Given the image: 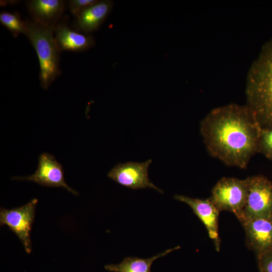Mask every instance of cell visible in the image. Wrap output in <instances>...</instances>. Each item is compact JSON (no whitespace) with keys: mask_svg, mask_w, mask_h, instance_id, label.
Instances as JSON below:
<instances>
[{"mask_svg":"<svg viewBox=\"0 0 272 272\" xmlns=\"http://www.w3.org/2000/svg\"><path fill=\"white\" fill-rule=\"evenodd\" d=\"M247 191V178L223 177L214 186L209 198L220 212L230 211L238 219L245 207Z\"/></svg>","mask_w":272,"mask_h":272,"instance_id":"5b68a950","label":"cell"},{"mask_svg":"<svg viewBox=\"0 0 272 272\" xmlns=\"http://www.w3.org/2000/svg\"><path fill=\"white\" fill-rule=\"evenodd\" d=\"M257 153L272 160V126L261 128L260 131Z\"/></svg>","mask_w":272,"mask_h":272,"instance_id":"2e32d148","label":"cell"},{"mask_svg":"<svg viewBox=\"0 0 272 272\" xmlns=\"http://www.w3.org/2000/svg\"><path fill=\"white\" fill-rule=\"evenodd\" d=\"M113 5L111 1H98L76 16V27L85 34L97 30L110 13Z\"/></svg>","mask_w":272,"mask_h":272,"instance_id":"4fadbf2b","label":"cell"},{"mask_svg":"<svg viewBox=\"0 0 272 272\" xmlns=\"http://www.w3.org/2000/svg\"><path fill=\"white\" fill-rule=\"evenodd\" d=\"M261 129L247 106L236 104L214 108L200 126L209 154L228 166L241 169L257 153Z\"/></svg>","mask_w":272,"mask_h":272,"instance_id":"6da1fadb","label":"cell"},{"mask_svg":"<svg viewBox=\"0 0 272 272\" xmlns=\"http://www.w3.org/2000/svg\"><path fill=\"white\" fill-rule=\"evenodd\" d=\"M152 162L149 159L141 163H118L108 172L107 176L117 183L131 189L149 188L163 193V191L149 178L148 169Z\"/></svg>","mask_w":272,"mask_h":272,"instance_id":"52a82bcc","label":"cell"},{"mask_svg":"<svg viewBox=\"0 0 272 272\" xmlns=\"http://www.w3.org/2000/svg\"><path fill=\"white\" fill-rule=\"evenodd\" d=\"M25 22L26 35L35 49L39 59L40 85L47 90L60 74V51L54 37L55 28L39 24L32 20L27 19Z\"/></svg>","mask_w":272,"mask_h":272,"instance_id":"3957f363","label":"cell"},{"mask_svg":"<svg viewBox=\"0 0 272 272\" xmlns=\"http://www.w3.org/2000/svg\"><path fill=\"white\" fill-rule=\"evenodd\" d=\"M174 198L189 206L205 226L209 237L214 241L216 249L220 250V240L218 232L219 210L210 198L206 199L176 194Z\"/></svg>","mask_w":272,"mask_h":272,"instance_id":"9c48e42d","label":"cell"},{"mask_svg":"<svg viewBox=\"0 0 272 272\" xmlns=\"http://www.w3.org/2000/svg\"><path fill=\"white\" fill-rule=\"evenodd\" d=\"M0 22L15 37H17L21 34L26 35L25 21L22 20L18 13L2 12L0 13Z\"/></svg>","mask_w":272,"mask_h":272,"instance_id":"9a60e30c","label":"cell"},{"mask_svg":"<svg viewBox=\"0 0 272 272\" xmlns=\"http://www.w3.org/2000/svg\"><path fill=\"white\" fill-rule=\"evenodd\" d=\"M98 1V0H71L68 1V6L70 12L76 17Z\"/></svg>","mask_w":272,"mask_h":272,"instance_id":"ac0fdd59","label":"cell"},{"mask_svg":"<svg viewBox=\"0 0 272 272\" xmlns=\"http://www.w3.org/2000/svg\"><path fill=\"white\" fill-rule=\"evenodd\" d=\"M54 37L60 51H83L95 44L92 36L76 31L62 22L56 26Z\"/></svg>","mask_w":272,"mask_h":272,"instance_id":"7c38bea8","label":"cell"},{"mask_svg":"<svg viewBox=\"0 0 272 272\" xmlns=\"http://www.w3.org/2000/svg\"><path fill=\"white\" fill-rule=\"evenodd\" d=\"M179 248L180 246H178L169 249L148 258L126 257L118 264L105 265L104 268L107 271L112 272H151V267L155 260L163 257Z\"/></svg>","mask_w":272,"mask_h":272,"instance_id":"5bb4252c","label":"cell"},{"mask_svg":"<svg viewBox=\"0 0 272 272\" xmlns=\"http://www.w3.org/2000/svg\"><path fill=\"white\" fill-rule=\"evenodd\" d=\"M270 219H271V220H272V216L271 217Z\"/></svg>","mask_w":272,"mask_h":272,"instance_id":"d6986e66","label":"cell"},{"mask_svg":"<svg viewBox=\"0 0 272 272\" xmlns=\"http://www.w3.org/2000/svg\"><path fill=\"white\" fill-rule=\"evenodd\" d=\"M246 237L247 245L257 255L272 248V220L257 218L241 222Z\"/></svg>","mask_w":272,"mask_h":272,"instance_id":"30bf717a","label":"cell"},{"mask_svg":"<svg viewBox=\"0 0 272 272\" xmlns=\"http://www.w3.org/2000/svg\"><path fill=\"white\" fill-rule=\"evenodd\" d=\"M37 202V199L34 198L20 207L10 210L1 208L0 210V225L9 227L18 236L27 253L31 251L30 232Z\"/></svg>","mask_w":272,"mask_h":272,"instance_id":"8992f818","label":"cell"},{"mask_svg":"<svg viewBox=\"0 0 272 272\" xmlns=\"http://www.w3.org/2000/svg\"><path fill=\"white\" fill-rule=\"evenodd\" d=\"M245 93L246 105L260 128L272 126V38L249 69Z\"/></svg>","mask_w":272,"mask_h":272,"instance_id":"7a4b0ae2","label":"cell"},{"mask_svg":"<svg viewBox=\"0 0 272 272\" xmlns=\"http://www.w3.org/2000/svg\"><path fill=\"white\" fill-rule=\"evenodd\" d=\"M260 272H272V248L257 255Z\"/></svg>","mask_w":272,"mask_h":272,"instance_id":"e0dca14e","label":"cell"},{"mask_svg":"<svg viewBox=\"0 0 272 272\" xmlns=\"http://www.w3.org/2000/svg\"><path fill=\"white\" fill-rule=\"evenodd\" d=\"M247 195L239 221L272 216V182L262 175L247 178Z\"/></svg>","mask_w":272,"mask_h":272,"instance_id":"277c9868","label":"cell"},{"mask_svg":"<svg viewBox=\"0 0 272 272\" xmlns=\"http://www.w3.org/2000/svg\"><path fill=\"white\" fill-rule=\"evenodd\" d=\"M12 179L33 181L47 187H61L75 195L79 194L65 182L61 165L48 153H43L39 156L37 168L33 174L26 177L15 176Z\"/></svg>","mask_w":272,"mask_h":272,"instance_id":"ba28073f","label":"cell"},{"mask_svg":"<svg viewBox=\"0 0 272 272\" xmlns=\"http://www.w3.org/2000/svg\"><path fill=\"white\" fill-rule=\"evenodd\" d=\"M26 6L33 21L53 28L58 23L64 10L61 0H30Z\"/></svg>","mask_w":272,"mask_h":272,"instance_id":"8fae6325","label":"cell"}]
</instances>
